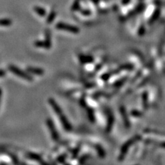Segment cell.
<instances>
[{"instance_id": "1", "label": "cell", "mask_w": 165, "mask_h": 165, "mask_svg": "<svg viewBox=\"0 0 165 165\" xmlns=\"http://www.w3.org/2000/svg\"><path fill=\"white\" fill-rule=\"evenodd\" d=\"M8 70H10L12 73L15 74L16 76H18L22 79H24L26 80H28V81H32L33 80V78L28 73L26 72L25 71L21 70L19 68L16 67L13 65H10L8 66Z\"/></svg>"}, {"instance_id": "2", "label": "cell", "mask_w": 165, "mask_h": 165, "mask_svg": "<svg viewBox=\"0 0 165 165\" xmlns=\"http://www.w3.org/2000/svg\"><path fill=\"white\" fill-rule=\"evenodd\" d=\"M35 46L39 47H44L46 49H50L52 46V42H51L50 32H46V40L45 41H37L35 42Z\"/></svg>"}, {"instance_id": "3", "label": "cell", "mask_w": 165, "mask_h": 165, "mask_svg": "<svg viewBox=\"0 0 165 165\" xmlns=\"http://www.w3.org/2000/svg\"><path fill=\"white\" fill-rule=\"evenodd\" d=\"M46 124L50 131L51 136H52V140L54 141H58L59 140V135L57 130H56V129L55 127V124H54L53 121H52V119L47 118L46 121Z\"/></svg>"}, {"instance_id": "4", "label": "cell", "mask_w": 165, "mask_h": 165, "mask_svg": "<svg viewBox=\"0 0 165 165\" xmlns=\"http://www.w3.org/2000/svg\"><path fill=\"white\" fill-rule=\"evenodd\" d=\"M56 28L58 30H61V31H65L68 32H70L74 33V34H77L79 32V29L76 26H72L70 24H67V23H59L56 25Z\"/></svg>"}, {"instance_id": "5", "label": "cell", "mask_w": 165, "mask_h": 165, "mask_svg": "<svg viewBox=\"0 0 165 165\" xmlns=\"http://www.w3.org/2000/svg\"><path fill=\"white\" fill-rule=\"evenodd\" d=\"M59 117L60 121H61L63 127H64V128L65 129V130L70 131L72 130V125L70 124V122H69L68 118L65 116L64 113H62V114L60 115Z\"/></svg>"}, {"instance_id": "6", "label": "cell", "mask_w": 165, "mask_h": 165, "mask_svg": "<svg viewBox=\"0 0 165 165\" xmlns=\"http://www.w3.org/2000/svg\"><path fill=\"white\" fill-rule=\"evenodd\" d=\"M48 102H49V103L50 105V106L52 107V108L53 109L54 112H55L56 113V114L58 115V116H59L60 115H61L62 113H64L61 107L59 105V104L56 103V101L54 100L53 98H49L48 99Z\"/></svg>"}, {"instance_id": "7", "label": "cell", "mask_w": 165, "mask_h": 165, "mask_svg": "<svg viewBox=\"0 0 165 165\" xmlns=\"http://www.w3.org/2000/svg\"><path fill=\"white\" fill-rule=\"evenodd\" d=\"M79 60L80 63L83 64H91V63L94 62V57L90 55H79Z\"/></svg>"}, {"instance_id": "8", "label": "cell", "mask_w": 165, "mask_h": 165, "mask_svg": "<svg viewBox=\"0 0 165 165\" xmlns=\"http://www.w3.org/2000/svg\"><path fill=\"white\" fill-rule=\"evenodd\" d=\"M26 70L29 73L34 74L35 75H43L44 74V70L41 68H34V67H28L26 68Z\"/></svg>"}, {"instance_id": "9", "label": "cell", "mask_w": 165, "mask_h": 165, "mask_svg": "<svg viewBox=\"0 0 165 165\" xmlns=\"http://www.w3.org/2000/svg\"><path fill=\"white\" fill-rule=\"evenodd\" d=\"M27 157L29 158L30 159H31L32 160L37 161L39 163H44V162L43 161V159H42L41 155L37 154H35V153H31V152L28 153V154H27Z\"/></svg>"}, {"instance_id": "10", "label": "cell", "mask_w": 165, "mask_h": 165, "mask_svg": "<svg viewBox=\"0 0 165 165\" xmlns=\"http://www.w3.org/2000/svg\"><path fill=\"white\" fill-rule=\"evenodd\" d=\"M87 113H88V116L89 121L92 122H94L95 121L94 110L91 107H87Z\"/></svg>"}, {"instance_id": "11", "label": "cell", "mask_w": 165, "mask_h": 165, "mask_svg": "<svg viewBox=\"0 0 165 165\" xmlns=\"http://www.w3.org/2000/svg\"><path fill=\"white\" fill-rule=\"evenodd\" d=\"M12 24V22L8 19H0V26H8Z\"/></svg>"}, {"instance_id": "12", "label": "cell", "mask_w": 165, "mask_h": 165, "mask_svg": "<svg viewBox=\"0 0 165 165\" xmlns=\"http://www.w3.org/2000/svg\"><path fill=\"white\" fill-rule=\"evenodd\" d=\"M35 10L36 13L39 14V15H41V16L46 15V10H45L44 9L39 8V7H36V8H35Z\"/></svg>"}, {"instance_id": "13", "label": "cell", "mask_w": 165, "mask_h": 165, "mask_svg": "<svg viewBox=\"0 0 165 165\" xmlns=\"http://www.w3.org/2000/svg\"><path fill=\"white\" fill-rule=\"evenodd\" d=\"M66 157H67V155H62L61 156H59L56 160L59 162V163H63V162L65 160Z\"/></svg>"}, {"instance_id": "14", "label": "cell", "mask_w": 165, "mask_h": 165, "mask_svg": "<svg viewBox=\"0 0 165 165\" xmlns=\"http://www.w3.org/2000/svg\"><path fill=\"white\" fill-rule=\"evenodd\" d=\"M96 149H97V151L98 152V155H100L101 156H103V153H101V151H103V149H102L101 146H99V145H97V146H96Z\"/></svg>"}, {"instance_id": "15", "label": "cell", "mask_w": 165, "mask_h": 165, "mask_svg": "<svg viewBox=\"0 0 165 165\" xmlns=\"http://www.w3.org/2000/svg\"><path fill=\"white\" fill-rule=\"evenodd\" d=\"M55 14L54 13L51 14L50 17H48V19H47V23H52V22L54 19V18H55Z\"/></svg>"}, {"instance_id": "16", "label": "cell", "mask_w": 165, "mask_h": 165, "mask_svg": "<svg viewBox=\"0 0 165 165\" xmlns=\"http://www.w3.org/2000/svg\"><path fill=\"white\" fill-rule=\"evenodd\" d=\"M79 150H80V147L79 146V147L78 148H76L74 150V151H73V155H74V157H76V155H78V153H79Z\"/></svg>"}, {"instance_id": "17", "label": "cell", "mask_w": 165, "mask_h": 165, "mask_svg": "<svg viewBox=\"0 0 165 165\" xmlns=\"http://www.w3.org/2000/svg\"><path fill=\"white\" fill-rule=\"evenodd\" d=\"M6 72L4 70H0V77H2L5 76Z\"/></svg>"}, {"instance_id": "18", "label": "cell", "mask_w": 165, "mask_h": 165, "mask_svg": "<svg viewBox=\"0 0 165 165\" xmlns=\"http://www.w3.org/2000/svg\"><path fill=\"white\" fill-rule=\"evenodd\" d=\"M0 100H1V97H0Z\"/></svg>"}]
</instances>
